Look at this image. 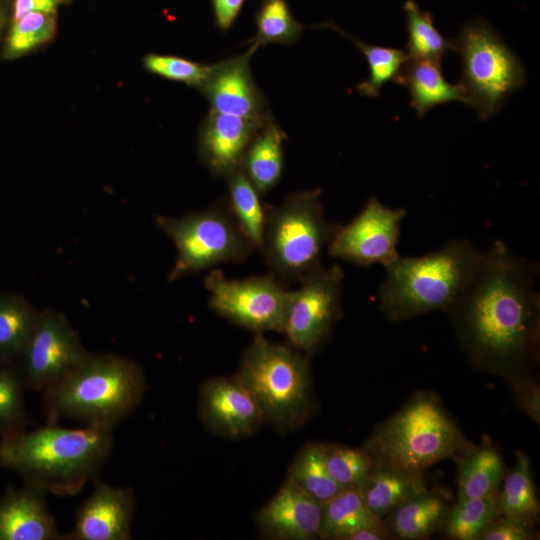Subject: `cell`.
Here are the masks:
<instances>
[{"instance_id": "cell-1", "label": "cell", "mask_w": 540, "mask_h": 540, "mask_svg": "<svg viewBox=\"0 0 540 540\" xmlns=\"http://www.w3.org/2000/svg\"><path fill=\"white\" fill-rule=\"evenodd\" d=\"M540 266L495 240L484 251L472 281L446 311L471 357L504 366L536 352Z\"/></svg>"}, {"instance_id": "cell-2", "label": "cell", "mask_w": 540, "mask_h": 540, "mask_svg": "<svg viewBox=\"0 0 540 540\" xmlns=\"http://www.w3.org/2000/svg\"><path fill=\"white\" fill-rule=\"evenodd\" d=\"M113 430L86 424L82 428L48 425L2 435L0 464L29 484L57 496L79 493L96 480L113 447Z\"/></svg>"}, {"instance_id": "cell-3", "label": "cell", "mask_w": 540, "mask_h": 540, "mask_svg": "<svg viewBox=\"0 0 540 540\" xmlns=\"http://www.w3.org/2000/svg\"><path fill=\"white\" fill-rule=\"evenodd\" d=\"M484 256L467 239H451L421 256H399L385 266L379 308L393 323L447 311L466 290Z\"/></svg>"}, {"instance_id": "cell-4", "label": "cell", "mask_w": 540, "mask_h": 540, "mask_svg": "<svg viewBox=\"0 0 540 540\" xmlns=\"http://www.w3.org/2000/svg\"><path fill=\"white\" fill-rule=\"evenodd\" d=\"M148 382L134 360L91 354L44 391L49 422L71 418L114 429L141 403Z\"/></svg>"}, {"instance_id": "cell-5", "label": "cell", "mask_w": 540, "mask_h": 540, "mask_svg": "<svg viewBox=\"0 0 540 540\" xmlns=\"http://www.w3.org/2000/svg\"><path fill=\"white\" fill-rule=\"evenodd\" d=\"M259 405L265 422L279 432L295 430L312 409L309 357L257 333L233 375Z\"/></svg>"}, {"instance_id": "cell-6", "label": "cell", "mask_w": 540, "mask_h": 540, "mask_svg": "<svg viewBox=\"0 0 540 540\" xmlns=\"http://www.w3.org/2000/svg\"><path fill=\"white\" fill-rule=\"evenodd\" d=\"M463 445L460 430L438 400L422 393L379 425L364 448L375 465L422 473Z\"/></svg>"}, {"instance_id": "cell-7", "label": "cell", "mask_w": 540, "mask_h": 540, "mask_svg": "<svg viewBox=\"0 0 540 540\" xmlns=\"http://www.w3.org/2000/svg\"><path fill=\"white\" fill-rule=\"evenodd\" d=\"M321 189L290 194L268 207L260 249L282 281L299 282L321 265V256L341 225L326 219Z\"/></svg>"}, {"instance_id": "cell-8", "label": "cell", "mask_w": 540, "mask_h": 540, "mask_svg": "<svg viewBox=\"0 0 540 540\" xmlns=\"http://www.w3.org/2000/svg\"><path fill=\"white\" fill-rule=\"evenodd\" d=\"M452 50L462 60L463 87L467 105L482 121L490 119L504 101L525 84V69L501 37L485 21L464 25L452 40Z\"/></svg>"}, {"instance_id": "cell-9", "label": "cell", "mask_w": 540, "mask_h": 540, "mask_svg": "<svg viewBox=\"0 0 540 540\" xmlns=\"http://www.w3.org/2000/svg\"><path fill=\"white\" fill-rule=\"evenodd\" d=\"M155 220L177 249L167 276L170 282L218 264L243 262L256 249L224 202L182 217L158 215Z\"/></svg>"}, {"instance_id": "cell-10", "label": "cell", "mask_w": 540, "mask_h": 540, "mask_svg": "<svg viewBox=\"0 0 540 540\" xmlns=\"http://www.w3.org/2000/svg\"><path fill=\"white\" fill-rule=\"evenodd\" d=\"M213 312L257 333L283 332L291 291L271 272L245 279H228L212 270L205 278Z\"/></svg>"}, {"instance_id": "cell-11", "label": "cell", "mask_w": 540, "mask_h": 540, "mask_svg": "<svg viewBox=\"0 0 540 540\" xmlns=\"http://www.w3.org/2000/svg\"><path fill=\"white\" fill-rule=\"evenodd\" d=\"M343 278L338 264L320 265L291 291L282 333L290 346L308 357L324 344L342 316Z\"/></svg>"}, {"instance_id": "cell-12", "label": "cell", "mask_w": 540, "mask_h": 540, "mask_svg": "<svg viewBox=\"0 0 540 540\" xmlns=\"http://www.w3.org/2000/svg\"><path fill=\"white\" fill-rule=\"evenodd\" d=\"M406 214L404 208H390L371 196L355 218L340 226L327 252L356 266L385 267L400 256L397 244Z\"/></svg>"}, {"instance_id": "cell-13", "label": "cell", "mask_w": 540, "mask_h": 540, "mask_svg": "<svg viewBox=\"0 0 540 540\" xmlns=\"http://www.w3.org/2000/svg\"><path fill=\"white\" fill-rule=\"evenodd\" d=\"M88 354L65 316L45 310L39 313L17 366L26 388L45 390L66 376Z\"/></svg>"}, {"instance_id": "cell-14", "label": "cell", "mask_w": 540, "mask_h": 540, "mask_svg": "<svg viewBox=\"0 0 540 540\" xmlns=\"http://www.w3.org/2000/svg\"><path fill=\"white\" fill-rule=\"evenodd\" d=\"M198 414L208 431L230 440L249 437L265 423L256 400L234 376L209 378L201 384Z\"/></svg>"}, {"instance_id": "cell-15", "label": "cell", "mask_w": 540, "mask_h": 540, "mask_svg": "<svg viewBox=\"0 0 540 540\" xmlns=\"http://www.w3.org/2000/svg\"><path fill=\"white\" fill-rule=\"evenodd\" d=\"M257 48L252 43L246 52L210 65L199 89L212 110L250 119L269 116L266 99L250 69V60Z\"/></svg>"}, {"instance_id": "cell-16", "label": "cell", "mask_w": 540, "mask_h": 540, "mask_svg": "<svg viewBox=\"0 0 540 540\" xmlns=\"http://www.w3.org/2000/svg\"><path fill=\"white\" fill-rule=\"evenodd\" d=\"M135 511L133 489L97 479L92 494L76 513L69 540H129Z\"/></svg>"}, {"instance_id": "cell-17", "label": "cell", "mask_w": 540, "mask_h": 540, "mask_svg": "<svg viewBox=\"0 0 540 540\" xmlns=\"http://www.w3.org/2000/svg\"><path fill=\"white\" fill-rule=\"evenodd\" d=\"M269 118L250 119L211 109L198 138L201 161L213 175L227 178L241 169L247 147Z\"/></svg>"}, {"instance_id": "cell-18", "label": "cell", "mask_w": 540, "mask_h": 540, "mask_svg": "<svg viewBox=\"0 0 540 540\" xmlns=\"http://www.w3.org/2000/svg\"><path fill=\"white\" fill-rule=\"evenodd\" d=\"M322 506L288 477L257 512L255 524L262 538L311 540L318 537Z\"/></svg>"}, {"instance_id": "cell-19", "label": "cell", "mask_w": 540, "mask_h": 540, "mask_svg": "<svg viewBox=\"0 0 540 540\" xmlns=\"http://www.w3.org/2000/svg\"><path fill=\"white\" fill-rule=\"evenodd\" d=\"M46 492L25 484L0 496V540L65 539L46 503Z\"/></svg>"}, {"instance_id": "cell-20", "label": "cell", "mask_w": 540, "mask_h": 540, "mask_svg": "<svg viewBox=\"0 0 540 540\" xmlns=\"http://www.w3.org/2000/svg\"><path fill=\"white\" fill-rule=\"evenodd\" d=\"M394 82L407 88L410 105L418 117L424 116L437 105L450 102L468 103L460 83L452 84L444 78L441 62L407 59Z\"/></svg>"}, {"instance_id": "cell-21", "label": "cell", "mask_w": 540, "mask_h": 540, "mask_svg": "<svg viewBox=\"0 0 540 540\" xmlns=\"http://www.w3.org/2000/svg\"><path fill=\"white\" fill-rule=\"evenodd\" d=\"M358 490L368 510L383 518L427 489L422 473L375 465Z\"/></svg>"}, {"instance_id": "cell-22", "label": "cell", "mask_w": 540, "mask_h": 540, "mask_svg": "<svg viewBox=\"0 0 540 540\" xmlns=\"http://www.w3.org/2000/svg\"><path fill=\"white\" fill-rule=\"evenodd\" d=\"M284 131L271 117L258 130L247 147L241 170L260 195L271 191L280 181L284 165Z\"/></svg>"}, {"instance_id": "cell-23", "label": "cell", "mask_w": 540, "mask_h": 540, "mask_svg": "<svg viewBox=\"0 0 540 540\" xmlns=\"http://www.w3.org/2000/svg\"><path fill=\"white\" fill-rule=\"evenodd\" d=\"M448 510L441 496L426 490L393 509L386 524L400 539H424L443 525Z\"/></svg>"}, {"instance_id": "cell-24", "label": "cell", "mask_w": 540, "mask_h": 540, "mask_svg": "<svg viewBox=\"0 0 540 540\" xmlns=\"http://www.w3.org/2000/svg\"><path fill=\"white\" fill-rule=\"evenodd\" d=\"M498 503L500 515L527 529H532L539 520L540 505L530 461L521 450L516 452L515 464L498 494Z\"/></svg>"}, {"instance_id": "cell-25", "label": "cell", "mask_w": 540, "mask_h": 540, "mask_svg": "<svg viewBox=\"0 0 540 540\" xmlns=\"http://www.w3.org/2000/svg\"><path fill=\"white\" fill-rule=\"evenodd\" d=\"M321 506V539L350 540L357 531L382 520L368 510L358 489H342Z\"/></svg>"}, {"instance_id": "cell-26", "label": "cell", "mask_w": 540, "mask_h": 540, "mask_svg": "<svg viewBox=\"0 0 540 540\" xmlns=\"http://www.w3.org/2000/svg\"><path fill=\"white\" fill-rule=\"evenodd\" d=\"M503 475L504 463L496 448L488 445L470 448L459 462L458 498L496 495Z\"/></svg>"}, {"instance_id": "cell-27", "label": "cell", "mask_w": 540, "mask_h": 540, "mask_svg": "<svg viewBox=\"0 0 540 540\" xmlns=\"http://www.w3.org/2000/svg\"><path fill=\"white\" fill-rule=\"evenodd\" d=\"M38 311L21 295L0 291V362L16 364L36 325Z\"/></svg>"}, {"instance_id": "cell-28", "label": "cell", "mask_w": 540, "mask_h": 540, "mask_svg": "<svg viewBox=\"0 0 540 540\" xmlns=\"http://www.w3.org/2000/svg\"><path fill=\"white\" fill-rule=\"evenodd\" d=\"M287 477L321 505L342 490L328 471L324 443L304 445L289 466Z\"/></svg>"}, {"instance_id": "cell-29", "label": "cell", "mask_w": 540, "mask_h": 540, "mask_svg": "<svg viewBox=\"0 0 540 540\" xmlns=\"http://www.w3.org/2000/svg\"><path fill=\"white\" fill-rule=\"evenodd\" d=\"M226 179L229 210L244 234L259 248L268 207L263 205L261 195L241 169Z\"/></svg>"}, {"instance_id": "cell-30", "label": "cell", "mask_w": 540, "mask_h": 540, "mask_svg": "<svg viewBox=\"0 0 540 540\" xmlns=\"http://www.w3.org/2000/svg\"><path fill=\"white\" fill-rule=\"evenodd\" d=\"M403 10L408 33L407 59L441 62L446 51L452 50V40L442 36L434 25L432 14L423 11L414 0L405 1Z\"/></svg>"}, {"instance_id": "cell-31", "label": "cell", "mask_w": 540, "mask_h": 540, "mask_svg": "<svg viewBox=\"0 0 540 540\" xmlns=\"http://www.w3.org/2000/svg\"><path fill=\"white\" fill-rule=\"evenodd\" d=\"M498 516V493L488 497L458 498L448 510L443 525L446 534L452 539L476 540Z\"/></svg>"}, {"instance_id": "cell-32", "label": "cell", "mask_w": 540, "mask_h": 540, "mask_svg": "<svg viewBox=\"0 0 540 540\" xmlns=\"http://www.w3.org/2000/svg\"><path fill=\"white\" fill-rule=\"evenodd\" d=\"M325 26L338 31L361 50L365 56L369 66V77L356 86L357 92L365 97H378L382 87L387 82L395 80L407 60L406 53L402 49L367 44L341 30L336 25L326 24Z\"/></svg>"}, {"instance_id": "cell-33", "label": "cell", "mask_w": 540, "mask_h": 540, "mask_svg": "<svg viewBox=\"0 0 540 540\" xmlns=\"http://www.w3.org/2000/svg\"><path fill=\"white\" fill-rule=\"evenodd\" d=\"M253 44L290 45L300 37L303 26L293 17L286 0H263L256 14Z\"/></svg>"}, {"instance_id": "cell-34", "label": "cell", "mask_w": 540, "mask_h": 540, "mask_svg": "<svg viewBox=\"0 0 540 540\" xmlns=\"http://www.w3.org/2000/svg\"><path fill=\"white\" fill-rule=\"evenodd\" d=\"M324 453L328 471L342 489H359L375 466L364 447L324 444Z\"/></svg>"}, {"instance_id": "cell-35", "label": "cell", "mask_w": 540, "mask_h": 540, "mask_svg": "<svg viewBox=\"0 0 540 540\" xmlns=\"http://www.w3.org/2000/svg\"><path fill=\"white\" fill-rule=\"evenodd\" d=\"M56 31L55 14L30 12L13 20L6 38L4 56L20 57L50 41Z\"/></svg>"}, {"instance_id": "cell-36", "label": "cell", "mask_w": 540, "mask_h": 540, "mask_svg": "<svg viewBox=\"0 0 540 540\" xmlns=\"http://www.w3.org/2000/svg\"><path fill=\"white\" fill-rule=\"evenodd\" d=\"M25 388L18 366L0 362V436L24 430Z\"/></svg>"}, {"instance_id": "cell-37", "label": "cell", "mask_w": 540, "mask_h": 540, "mask_svg": "<svg viewBox=\"0 0 540 540\" xmlns=\"http://www.w3.org/2000/svg\"><path fill=\"white\" fill-rule=\"evenodd\" d=\"M143 63L151 73L198 88L210 71V65L172 55L148 54Z\"/></svg>"}, {"instance_id": "cell-38", "label": "cell", "mask_w": 540, "mask_h": 540, "mask_svg": "<svg viewBox=\"0 0 540 540\" xmlns=\"http://www.w3.org/2000/svg\"><path fill=\"white\" fill-rule=\"evenodd\" d=\"M515 401L518 407L535 423H540V390L530 379L514 381Z\"/></svg>"}, {"instance_id": "cell-39", "label": "cell", "mask_w": 540, "mask_h": 540, "mask_svg": "<svg viewBox=\"0 0 540 540\" xmlns=\"http://www.w3.org/2000/svg\"><path fill=\"white\" fill-rule=\"evenodd\" d=\"M480 540H528L530 529L515 523L506 517H496L482 532Z\"/></svg>"}, {"instance_id": "cell-40", "label": "cell", "mask_w": 540, "mask_h": 540, "mask_svg": "<svg viewBox=\"0 0 540 540\" xmlns=\"http://www.w3.org/2000/svg\"><path fill=\"white\" fill-rule=\"evenodd\" d=\"M245 0H211L215 22L219 29L226 31L234 23Z\"/></svg>"}, {"instance_id": "cell-41", "label": "cell", "mask_w": 540, "mask_h": 540, "mask_svg": "<svg viewBox=\"0 0 540 540\" xmlns=\"http://www.w3.org/2000/svg\"><path fill=\"white\" fill-rule=\"evenodd\" d=\"M63 0H14L13 20L30 12L55 14Z\"/></svg>"}, {"instance_id": "cell-42", "label": "cell", "mask_w": 540, "mask_h": 540, "mask_svg": "<svg viewBox=\"0 0 540 540\" xmlns=\"http://www.w3.org/2000/svg\"><path fill=\"white\" fill-rule=\"evenodd\" d=\"M2 24H3V13H2V10L0 8V29L2 27Z\"/></svg>"}]
</instances>
